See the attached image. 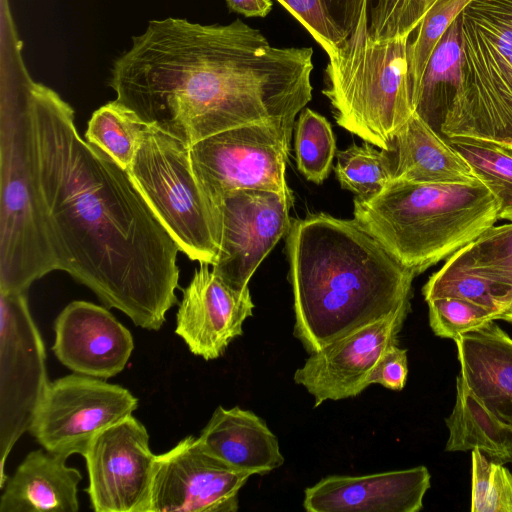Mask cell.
<instances>
[{
    "mask_svg": "<svg viewBox=\"0 0 512 512\" xmlns=\"http://www.w3.org/2000/svg\"><path fill=\"white\" fill-rule=\"evenodd\" d=\"M38 170L58 270L134 325L158 331L177 303L179 248L128 171L83 140L73 108L33 82Z\"/></svg>",
    "mask_w": 512,
    "mask_h": 512,
    "instance_id": "1",
    "label": "cell"
},
{
    "mask_svg": "<svg viewBox=\"0 0 512 512\" xmlns=\"http://www.w3.org/2000/svg\"><path fill=\"white\" fill-rule=\"evenodd\" d=\"M311 47L273 46L240 19L152 20L112 64L116 100L191 147L259 122L295 126L312 99Z\"/></svg>",
    "mask_w": 512,
    "mask_h": 512,
    "instance_id": "2",
    "label": "cell"
},
{
    "mask_svg": "<svg viewBox=\"0 0 512 512\" xmlns=\"http://www.w3.org/2000/svg\"><path fill=\"white\" fill-rule=\"evenodd\" d=\"M293 335L314 353L353 330L410 308L416 274L355 219L309 214L286 235Z\"/></svg>",
    "mask_w": 512,
    "mask_h": 512,
    "instance_id": "3",
    "label": "cell"
},
{
    "mask_svg": "<svg viewBox=\"0 0 512 512\" xmlns=\"http://www.w3.org/2000/svg\"><path fill=\"white\" fill-rule=\"evenodd\" d=\"M21 45L1 50L0 85V292L26 293L58 270L43 206L34 120L33 80Z\"/></svg>",
    "mask_w": 512,
    "mask_h": 512,
    "instance_id": "4",
    "label": "cell"
},
{
    "mask_svg": "<svg viewBox=\"0 0 512 512\" xmlns=\"http://www.w3.org/2000/svg\"><path fill=\"white\" fill-rule=\"evenodd\" d=\"M499 200L473 183L392 180L354 199V219L416 276L447 259L500 219Z\"/></svg>",
    "mask_w": 512,
    "mask_h": 512,
    "instance_id": "5",
    "label": "cell"
},
{
    "mask_svg": "<svg viewBox=\"0 0 512 512\" xmlns=\"http://www.w3.org/2000/svg\"><path fill=\"white\" fill-rule=\"evenodd\" d=\"M369 2L356 26L328 56L322 93L336 123L364 142L386 149L413 115L407 48L409 36L376 40L368 27Z\"/></svg>",
    "mask_w": 512,
    "mask_h": 512,
    "instance_id": "6",
    "label": "cell"
},
{
    "mask_svg": "<svg viewBox=\"0 0 512 512\" xmlns=\"http://www.w3.org/2000/svg\"><path fill=\"white\" fill-rule=\"evenodd\" d=\"M460 33L462 84L439 130L512 150V0H472Z\"/></svg>",
    "mask_w": 512,
    "mask_h": 512,
    "instance_id": "7",
    "label": "cell"
},
{
    "mask_svg": "<svg viewBox=\"0 0 512 512\" xmlns=\"http://www.w3.org/2000/svg\"><path fill=\"white\" fill-rule=\"evenodd\" d=\"M128 173L179 251L213 266L220 251L219 209L194 172L190 147L148 125Z\"/></svg>",
    "mask_w": 512,
    "mask_h": 512,
    "instance_id": "8",
    "label": "cell"
},
{
    "mask_svg": "<svg viewBox=\"0 0 512 512\" xmlns=\"http://www.w3.org/2000/svg\"><path fill=\"white\" fill-rule=\"evenodd\" d=\"M294 127L259 122L227 129L190 147L194 172L216 204L226 193L259 189L293 196L286 166Z\"/></svg>",
    "mask_w": 512,
    "mask_h": 512,
    "instance_id": "9",
    "label": "cell"
},
{
    "mask_svg": "<svg viewBox=\"0 0 512 512\" xmlns=\"http://www.w3.org/2000/svg\"><path fill=\"white\" fill-rule=\"evenodd\" d=\"M49 384L46 352L31 316L26 293L0 292V487L5 463L29 431Z\"/></svg>",
    "mask_w": 512,
    "mask_h": 512,
    "instance_id": "10",
    "label": "cell"
},
{
    "mask_svg": "<svg viewBox=\"0 0 512 512\" xmlns=\"http://www.w3.org/2000/svg\"><path fill=\"white\" fill-rule=\"evenodd\" d=\"M138 400L104 379L71 374L49 382L29 431L47 451L85 455L103 430L131 416Z\"/></svg>",
    "mask_w": 512,
    "mask_h": 512,
    "instance_id": "11",
    "label": "cell"
},
{
    "mask_svg": "<svg viewBox=\"0 0 512 512\" xmlns=\"http://www.w3.org/2000/svg\"><path fill=\"white\" fill-rule=\"evenodd\" d=\"M294 198L259 189H238L216 203L220 251L213 271L232 289L244 291L258 266L290 230Z\"/></svg>",
    "mask_w": 512,
    "mask_h": 512,
    "instance_id": "12",
    "label": "cell"
},
{
    "mask_svg": "<svg viewBox=\"0 0 512 512\" xmlns=\"http://www.w3.org/2000/svg\"><path fill=\"white\" fill-rule=\"evenodd\" d=\"M250 476L187 436L156 455L147 512H236Z\"/></svg>",
    "mask_w": 512,
    "mask_h": 512,
    "instance_id": "13",
    "label": "cell"
},
{
    "mask_svg": "<svg viewBox=\"0 0 512 512\" xmlns=\"http://www.w3.org/2000/svg\"><path fill=\"white\" fill-rule=\"evenodd\" d=\"M96 512H147L156 455L145 426L132 415L100 432L85 455Z\"/></svg>",
    "mask_w": 512,
    "mask_h": 512,
    "instance_id": "14",
    "label": "cell"
},
{
    "mask_svg": "<svg viewBox=\"0 0 512 512\" xmlns=\"http://www.w3.org/2000/svg\"><path fill=\"white\" fill-rule=\"evenodd\" d=\"M410 308L363 325L311 353L294 373V381L305 387L317 407L327 400L359 395L385 350L397 343Z\"/></svg>",
    "mask_w": 512,
    "mask_h": 512,
    "instance_id": "15",
    "label": "cell"
},
{
    "mask_svg": "<svg viewBox=\"0 0 512 512\" xmlns=\"http://www.w3.org/2000/svg\"><path fill=\"white\" fill-rule=\"evenodd\" d=\"M208 266L200 264L183 291L175 333L192 354L213 360L243 334V323L253 315L254 304L249 289H232Z\"/></svg>",
    "mask_w": 512,
    "mask_h": 512,
    "instance_id": "16",
    "label": "cell"
},
{
    "mask_svg": "<svg viewBox=\"0 0 512 512\" xmlns=\"http://www.w3.org/2000/svg\"><path fill=\"white\" fill-rule=\"evenodd\" d=\"M57 359L75 373L108 379L127 365L134 349L131 332L107 308L69 303L54 323Z\"/></svg>",
    "mask_w": 512,
    "mask_h": 512,
    "instance_id": "17",
    "label": "cell"
},
{
    "mask_svg": "<svg viewBox=\"0 0 512 512\" xmlns=\"http://www.w3.org/2000/svg\"><path fill=\"white\" fill-rule=\"evenodd\" d=\"M431 486L425 466L363 476H329L306 488L309 512H417Z\"/></svg>",
    "mask_w": 512,
    "mask_h": 512,
    "instance_id": "18",
    "label": "cell"
},
{
    "mask_svg": "<svg viewBox=\"0 0 512 512\" xmlns=\"http://www.w3.org/2000/svg\"><path fill=\"white\" fill-rule=\"evenodd\" d=\"M392 180L419 183H473L477 179L460 153L416 112L382 149Z\"/></svg>",
    "mask_w": 512,
    "mask_h": 512,
    "instance_id": "19",
    "label": "cell"
},
{
    "mask_svg": "<svg viewBox=\"0 0 512 512\" xmlns=\"http://www.w3.org/2000/svg\"><path fill=\"white\" fill-rule=\"evenodd\" d=\"M454 341L468 388L489 411L512 424V338L490 321Z\"/></svg>",
    "mask_w": 512,
    "mask_h": 512,
    "instance_id": "20",
    "label": "cell"
},
{
    "mask_svg": "<svg viewBox=\"0 0 512 512\" xmlns=\"http://www.w3.org/2000/svg\"><path fill=\"white\" fill-rule=\"evenodd\" d=\"M66 460L45 449L28 453L2 487L0 512H77L82 475Z\"/></svg>",
    "mask_w": 512,
    "mask_h": 512,
    "instance_id": "21",
    "label": "cell"
},
{
    "mask_svg": "<svg viewBox=\"0 0 512 512\" xmlns=\"http://www.w3.org/2000/svg\"><path fill=\"white\" fill-rule=\"evenodd\" d=\"M198 438L217 458L249 475L267 474L284 463L265 421L238 406L217 407Z\"/></svg>",
    "mask_w": 512,
    "mask_h": 512,
    "instance_id": "22",
    "label": "cell"
},
{
    "mask_svg": "<svg viewBox=\"0 0 512 512\" xmlns=\"http://www.w3.org/2000/svg\"><path fill=\"white\" fill-rule=\"evenodd\" d=\"M445 422L449 430L446 451L479 450L492 460L512 462V424L489 411L460 373L456 379L455 405Z\"/></svg>",
    "mask_w": 512,
    "mask_h": 512,
    "instance_id": "23",
    "label": "cell"
},
{
    "mask_svg": "<svg viewBox=\"0 0 512 512\" xmlns=\"http://www.w3.org/2000/svg\"><path fill=\"white\" fill-rule=\"evenodd\" d=\"M462 84L460 16L455 19L434 49L421 82L414 111L435 129L440 110L444 115V88L454 93Z\"/></svg>",
    "mask_w": 512,
    "mask_h": 512,
    "instance_id": "24",
    "label": "cell"
},
{
    "mask_svg": "<svg viewBox=\"0 0 512 512\" xmlns=\"http://www.w3.org/2000/svg\"><path fill=\"white\" fill-rule=\"evenodd\" d=\"M147 127L134 111L115 99L92 114L85 140L128 171Z\"/></svg>",
    "mask_w": 512,
    "mask_h": 512,
    "instance_id": "25",
    "label": "cell"
},
{
    "mask_svg": "<svg viewBox=\"0 0 512 512\" xmlns=\"http://www.w3.org/2000/svg\"><path fill=\"white\" fill-rule=\"evenodd\" d=\"M448 142L499 200V218L512 222V150L472 138H450Z\"/></svg>",
    "mask_w": 512,
    "mask_h": 512,
    "instance_id": "26",
    "label": "cell"
},
{
    "mask_svg": "<svg viewBox=\"0 0 512 512\" xmlns=\"http://www.w3.org/2000/svg\"><path fill=\"white\" fill-rule=\"evenodd\" d=\"M422 293L426 302L440 297L465 299L494 311L497 317L512 299L509 288L447 262L429 277Z\"/></svg>",
    "mask_w": 512,
    "mask_h": 512,
    "instance_id": "27",
    "label": "cell"
},
{
    "mask_svg": "<svg viewBox=\"0 0 512 512\" xmlns=\"http://www.w3.org/2000/svg\"><path fill=\"white\" fill-rule=\"evenodd\" d=\"M512 291V222L492 226L447 258Z\"/></svg>",
    "mask_w": 512,
    "mask_h": 512,
    "instance_id": "28",
    "label": "cell"
},
{
    "mask_svg": "<svg viewBox=\"0 0 512 512\" xmlns=\"http://www.w3.org/2000/svg\"><path fill=\"white\" fill-rule=\"evenodd\" d=\"M472 0H426L416 35L409 39L407 54L411 100L417 99L428 61L440 39Z\"/></svg>",
    "mask_w": 512,
    "mask_h": 512,
    "instance_id": "29",
    "label": "cell"
},
{
    "mask_svg": "<svg viewBox=\"0 0 512 512\" xmlns=\"http://www.w3.org/2000/svg\"><path fill=\"white\" fill-rule=\"evenodd\" d=\"M294 128L297 168L308 181L321 184L331 172L336 152L331 124L319 113L304 108Z\"/></svg>",
    "mask_w": 512,
    "mask_h": 512,
    "instance_id": "30",
    "label": "cell"
},
{
    "mask_svg": "<svg viewBox=\"0 0 512 512\" xmlns=\"http://www.w3.org/2000/svg\"><path fill=\"white\" fill-rule=\"evenodd\" d=\"M373 146L365 142L337 152L334 167L336 177L342 188L351 191L359 199L379 194L392 181L385 152Z\"/></svg>",
    "mask_w": 512,
    "mask_h": 512,
    "instance_id": "31",
    "label": "cell"
},
{
    "mask_svg": "<svg viewBox=\"0 0 512 512\" xmlns=\"http://www.w3.org/2000/svg\"><path fill=\"white\" fill-rule=\"evenodd\" d=\"M471 512H512V473L503 463L472 450Z\"/></svg>",
    "mask_w": 512,
    "mask_h": 512,
    "instance_id": "32",
    "label": "cell"
},
{
    "mask_svg": "<svg viewBox=\"0 0 512 512\" xmlns=\"http://www.w3.org/2000/svg\"><path fill=\"white\" fill-rule=\"evenodd\" d=\"M429 324L435 335L455 340L497 318V314L474 302L440 297L427 301Z\"/></svg>",
    "mask_w": 512,
    "mask_h": 512,
    "instance_id": "33",
    "label": "cell"
},
{
    "mask_svg": "<svg viewBox=\"0 0 512 512\" xmlns=\"http://www.w3.org/2000/svg\"><path fill=\"white\" fill-rule=\"evenodd\" d=\"M368 27L376 40L411 36L423 16L426 0H369ZM369 2V3H370Z\"/></svg>",
    "mask_w": 512,
    "mask_h": 512,
    "instance_id": "34",
    "label": "cell"
},
{
    "mask_svg": "<svg viewBox=\"0 0 512 512\" xmlns=\"http://www.w3.org/2000/svg\"><path fill=\"white\" fill-rule=\"evenodd\" d=\"M328 55L347 37L348 33L331 15L326 0H277Z\"/></svg>",
    "mask_w": 512,
    "mask_h": 512,
    "instance_id": "35",
    "label": "cell"
},
{
    "mask_svg": "<svg viewBox=\"0 0 512 512\" xmlns=\"http://www.w3.org/2000/svg\"><path fill=\"white\" fill-rule=\"evenodd\" d=\"M408 375L407 350L391 344L378 360L369 383L380 384L392 390H402Z\"/></svg>",
    "mask_w": 512,
    "mask_h": 512,
    "instance_id": "36",
    "label": "cell"
},
{
    "mask_svg": "<svg viewBox=\"0 0 512 512\" xmlns=\"http://www.w3.org/2000/svg\"><path fill=\"white\" fill-rule=\"evenodd\" d=\"M367 2L369 0H326L331 15L348 34L356 26L362 7Z\"/></svg>",
    "mask_w": 512,
    "mask_h": 512,
    "instance_id": "37",
    "label": "cell"
},
{
    "mask_svg": "<svg viewBox=\"0 0 512 512\" xmlns=\"http://www.w3.org/2000/svg\"><path fill=\"white\" fill-rule=\"evenodd\" d=\"M228 8L246 17H265L272 8L271 0H226Z\"/></svg>",
    "mask_w": 512,
    "mask_h": 512,
    "instance_id": "38",
    "label": "cell"
},
{
    "mask_svg": "<svg viewBox=\"0 0 512 512\" xmlns=\"http://www.w3.org/2000/svg\"><path fill=\"white\" fill-rule=\"evenodd\" d=\"M497 320H504L512 324V299L505 310L497 317Z\"/></svg>",
    "mask_w": 512,
    "mask_h": 512,
    "instance_id": "39",
    "label": "cell"
}]
</instances>
